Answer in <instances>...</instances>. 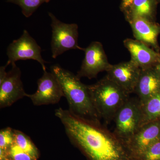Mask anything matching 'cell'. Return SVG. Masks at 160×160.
Here are the masks:
<instances>
[{
    "mask_svg": "<svg viewBox=\"0 0 160 160\" xmlns=\"http://www.w3.org/2000/svg\"><path fill=\"white\" fill-rule=\"evenodd\" d=\"M160 139V119L144 124L125 141L135 160H139L146 149Z\"/></svg>",
    "mask_w": 160,
    "mask_h": 160,
    "instance_id": "9c48e42d",
    "label": "cell"
},
{
    "mask_svg": "<svg viewBox=\"0 0 160 160\" xmlns=\"http://www.w3.org/2000/svg\"><path fill=\"white\" fill-rule=\"evenodd\" d=\"M131 26L136 40L146 44L160 52L158 38L160 33V26L156 22H152L142 18H131L126 20Z\"/></svg>",
    "mask_w": 160,
    "mask_h": 160,
    "instance_id": "4fadbf2b",
    "label": "cell"
},
{
    "mask_svg": "<svg viewBox=\"0 0 160 160\" xmlns=\"http://www.w3.org/2000/svg\"><path fill=\"white\" fill-rule=\"evenodd\" d=\"M51 72L59 82L69 104V111L83 118L100 122L87 85L83 84L77 75L58 64L51 66Z\"/></svg>",
    "mask_w": 160,
    "mask_h": 160,
    "instance_id": "7a4b0ae2",
    "label": "cell"
},
{
    "mask_svg": "<svg viewBox=\"0 0 160 160\" xmlns=\"http://www.w3.org/2000/svg\"><path fill=\"white\" fill-rule=\"evenodd\" d=\"M8 66L9 65L6 63L5 66H1L0 67V83L2 82L7 75V72H6V69Z\"/></svg>",
    "mask_w": 160,
    "mask_h": 160,
    "instance_id": "603a6c76",
    "label": "cell"
},
{
    "mask_svg": "<svg viewBox=\"0 0 160 160\" xmlns=\"http://www.w3.org/2000/svg\"><path fill=\"white\" fill-rule=\"evenodd\" d=\"M38 89L32 94H27L34 106L57 104L64 97L62 89L57 78L53 73L44 71L42 76L38 81Z\"/></svg>",
    "mask_w": 160,
    "mask_h": 160,
    "instance_id": "ba28073f",
    "label": "cell"
},
{
    "mask_svg": "<svg viewBox=\"0 0 160 160\" xmlns=\"http://www.w3.org/2000/svg\"><path fill=\"white\" fill-rule=\"evenodd\" d=\"M13 143V129L7 127L0 131V149L7 150Z\"/></svg>",
    "mask_w": 160,
    "mask_h": 160,
    "instance_id": "d6986e66",
    "label": "cell"
},
{
    "mask_svg": "<svg viewBox=\"0 0 160 160\" xmlns=\"http://www.w3.org/2000/svg\"><path fill=\"white\" fill-rule=\"evenodd\" d=\"M13 143L37 160L39 155L37 148L28 136L22 131L13 129Z\"/></svg>",
    "mask_w": 160,
    "mask_h": 160,
    "instance_id": "e0dca14e",
    "label": "cell"
},
{
    "mask_svg": "<svg viewBox=\"0 0 160 160\" xmlns=\"http://www.w3.org/2000/svg\"><path fill=\"white\" fill-rule=\"evenodd\" d=\"M140 104L160 92V74L155 67L141 69L134 91Z\"/></svg>",
    "mask_w": 160,
    "mask_h": 160,
    "instance_id": "5bb4252c",
    "label": "cell"
},
{
    "mask_svg": "<svg viewBox=\"0 0 160 160\" xmlns=\"http://www.w3.org/2000/svg\"><path fill=\"white\" fill-rule=\"evenodd\" d=\"M124 46L131 55V61L141 69L155 67L160 62V52L137 40L127 38Z\"/></svg>",
    "mask_w": 160,
    "mask_h": 160,
    "instance_id": "7c38bea8",
    "label": "cell"
},
{
    "mask_svg": "<svg viewBox=\"0 0 160 160\" xmlns=\"http://www.w3.org/2000/svg\"><path fill=\"white\" fill-rule=\"evenodd\" d=\"M55 115L67 136L89 160H135L123 140L100 122L83 118L59 108Z\"/></svg>",
    "mask_w": 160,
    "mask_h": 160,
    "instance_id": "6da1fadb",
    "label": "cell"
},
{
    "mask_svg": "<svg viewBox=\"0 0 160 160\" xmlns=\"http://www.w3.org/2000/svg\"><path fill=\"white\" fill-rule=\"evenodd\" d=\"M156 68L157 69L158 72H159L160 74V62L156 66Z\"/></svg>",
    "mask_w": 160,
    "mask_h": 160,
    "instance_id": "cb8c5ba5",
    "label": "cell"
},
{
    "mask_svg": "<svg viewBox=\"0 0 160 160\" xmlns=\"http://www.w3.org/2000/svg\"><path fill=\"white\" fill-rule=\"evenodd\" d=\"M9 152L13 160H37L14 143L9 149Z\"/></svg>",
    "mask_w": 160,
    "mask_h": 160,
    "instance_id": "44dd1931",
    "label": "cell"
},
{
    "mask_svg": "<svg viewBox=\"0 0 160 160\" xmlns=\"http://www.w3.org/2000/svg\"><path fill=\"white\" fill-rule=\"evenodd\" d=\"M113 121V132L125 142L141 126L142 111L139 100L129 98L119 109Z\"/></svg>",
    "mask_w": 160,
    "mask_h": 160,
    "instance_id": "5b68a950",
    "label": "cell"
},
{
    "mask_svg": "<svg viewBox=\"0 0 160 160\" xmlns=\"http://www.w3.org/2000/svg\"><path fill=\"white\" fill-rule=\"evenodd\" d=\"M5 79L0 83V108L12 106L18 100L27 97L22 80L21 71L16 64L12 65Z\"/></svg>",
    "mask_w": 160,
    "mask_h": 160,
    "instance_id": "30bf717a",
    "label": "cell"
},
{
    "mask_svg": "<svg viewBox=\"0 0 160 160\" xmlns=\"http://www.w3.org/2000/svg\"><path fill=\"white\" fill-rule=\"evenodd\" d=\"M42 49L27 30L23 31L22 36L9 44L7 49V64H16L19 60H33L37 61L46 71V62L42 57Z\"/></svg>",
    "mask_w": 160,
    "mask_h": 160,
    "instance_id": "8992f818",
    "label": "cell"
},
{
    "mask_svg": "<svg viewBox=\"0 0 160 160\" xmlns=\"http://www.w3.org/2000/svg\"><path fill=\"white\" fill-rule=\"evenodd\" d=\"M51 0H7L8 2L18 5L22 9V12L26 18L33 14L42 4L48 3Z\"/></svg>",
    "mask_w": 160,
    "mask_h": 160,
    "instance_id": "ac0fdd59",
    "label": "cell"
},
{
    "mask_svg": "<svg viewBox=\"0 0 160 160\" xmlns=\"http://www.w3.org/2000/svg\"><path fill=\"white\" fill-rule=\"evenodd\" d=\"M141 126L152 121L160 119V92L150 98L143 104H141Z\"/></svg>",
    "mask_w": 160,
    "mask_h": 160,
    "instance_id": "2e32d148",
    "label": "cell"
},
{
    "mask_svg": "<svg viewBox=\"0 0 160 160\" xmlns=\"http://www.w3.org/2000/svg\"><path fill=\"white\" fill-rule=\"evenodd\" d=\"M132 1L133 0H122L120 8L124 14L129 11L132 4Z\"/></svg>",
    "mask_w": 160,
    "mask_h": 160,
    "instance_id": "7402d4cb",
    "label": "cell"
},
{
    "mask_svg": "<svg viewBox=\"0 0 160 160\" xmlns=\"http://www.w3.org/2000/svg\"><path fill=\"white\" fill-rule=\"evenodd\" d=\"M141 69L132 61L111 65L107 76L127 93L134 92Z\"/></svg>",
    "mask_w": 160,
    "mask_h": 160,
    "instance_id": "8fae6325",
    "label": "cell"
},
{
    "mask_svg": "<svg viewBox=\"0 0 160 160\" xmlns=\"http://www.w3.org/2000/svg\"><path fill=\"white\" fill-rule=\"evenodd\" d=\"M158 2L159 3L160 2V0H158Z\"/></svg>",
    "mask_w": 160,
    "mask_h": 160,
    "instance_id": "d4e9b609",
    "label": "cell"
},
{
    "mask_svg": "<svg viewBox=\"0 0 160 160\" xmlns=\"http://www.w3.org/2000/svg\"><path fill=\"white\" fill-rule=\"evenodd\" d=\"M87 86L99 117L107 123L114 120L119 109L129 98V94L107 76Z\"/></svg>",
    "mask_w": 160,
    "mask_h": 160,
    "instance_id": "3957f363",
    "label": "cell"
},
{
    "mask_svg": "<svg viewBox=\"0 0 160 160\" xmlns=\"http://www.w3.org/2000/svg\"><path fill=\"white\" fill-rule=\"evenodd\" d=\"M51 20L52 57L59 56L71 49L84 50L78 44V27L75 23L67 24L61 22L51 12H49Z\"/></svg>",
    "mask_w": 160,
    "mask_h": 160,
    "instance_id": "277c9868",
    "label": "cell"
},
{
    "mask_svg": "<svg viewBox=\"0 0 160 160\" xmlns=\"http://www.w3.org/2000/svg\"><path fill=\"white\" fill-rule=\"evenodd\" d=\"M139 160H160V139L152 144Z\"/></svg>",
    "mask_w": 160,
    "mask_h": 160,
    "instance_id": "ffe728a7",
    "label": "cell"
},
{
    "mask_svg": "<svg viewBox=\"0 0 160 160\" xmlns=\"http://www.w3.org/2000/svg\"><path fill=\"white\" fill-rule=\"evenodd\" d=\"M83 51L85 52V58L76 75L79 78H94L99 73L106 72L110 68L111 64L108 62L102 44L100 42H92Z\"/></svg>",
    "mask_w": 160,
    "mask_h": 160,
    "instance_id": "52a82bcc",
    "label": "cell"
},
{
    "mask_svg": "<svg viewBox=\"0 0 160 160\" xmlns=\"http://www.w3.org/2000/svg\"><path fill=\"white\" fill-rule=\"evenodd\" d=\"M158 0H133L129 11L124 14L126 20L139 17L156 22Z\"/></svg>",
    "mask_w": 160,
    "mask_h": 160,
    "instance_id": "9a60e30c",
    "label": "cell"
}]
</instances>
